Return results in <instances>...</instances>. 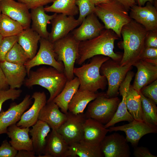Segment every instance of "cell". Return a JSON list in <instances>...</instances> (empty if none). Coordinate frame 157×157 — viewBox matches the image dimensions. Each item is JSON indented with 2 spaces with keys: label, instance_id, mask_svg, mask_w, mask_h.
Here are the masks:
<instances>
[{
  "label": "cell",
  "instance_id": "32",
  "mask_svg": "<svg viewBox=\"0 0 157 157\" xmlns=\"http://www.w3.org/2000/svg\"><path fill=\"white\" fill-rule=\"evenodd\" d=\"M127 109L134 120L143 121L140 96L131 85L126 99Z\"/></svg>",
  "mask_w": 157,
  "mask_h": 157
},
{
  "label": "cell",
  "instance_id": "7",
  "mask_svg": "<svg viewBox=\"0 0 157 157\" xmlns=\"http://www.w3.org/2000/svg\"><path fill=\"white\" fill-rule=\"evenodd\" d=\"M120 101L117 97L108 98L106 93H99L98 97L88 104L86 116L105 124L113 118Z\"/></svg>",
  "mask_w": 157,
  "mask_h": 157
},
{
  "label": "cell",
  "instance_id": "23",
  "mask_svg": "<svg viewBox=\"0 0 157 157\" xmlns=\"http://www.w3.org/2000/svg\"><path fill=\"white\" fill-rule=\"evenodd\" d=\"M69 145L63 136L55 129H52L47 138L43 155L38 157H65Z\"/></svg>",
  "mask_w": 157,
  "mask_h": 157
},
{
  "label": "cell",
  "instance_id": "39",
  "mask_svg": "<svg viewBox=\"0 0 157 157\" xmlns=\"http://www.w3.org/2000/svg\"><path fill=\"white\" fill-rule=\"evenodd\" d=\"M19 89L9 88L7 89L0 90V112L2 110L3 104L9 99L14 100L19 98L22 93Z\"/></svg>",
  "mask_w": 157,
  "mask_h": 157
},
{
  "label": "cell",
  "instance_id": "12",
  "mask_svg": "<svg viewBox=\"0 0 157 157\" xmlns=\"http://www.w3.org/2000/svg\"><path fill=\"white\" fill-rule=\"evenodd\" d=\"M109 132L123 131L126 135V139L134 146L137 145L140 139L144 135L157 132V126L148 124L144 121L134 120L122 126L110 127Z\"/></svg>",
  "mask_w": 157,
  "mask_h": 157
},
{
  "label": "cell",
  "instance_id": "46",
  "mask_svg": "<svg viewBox=\"0 0 157 157\" xmlns=\"http://www.w3.org/2000/svg\"><path fill=\"white\" fill-rule=\"evenodd\" d=\"M35 154L34 151L22 150L17 151L15 157H35Z\"/></svg>",
  "mask_w": 157,
  "mask_h": 157
},
{
  "label": "cell",
  "instance_id": "11",
  "mask_svg": "<svg viewBox=\"0 0 157 157\" xmlns=\"http://www.w3.org/2000/svg\"><path fill=\"white\" fill-rule=\"evenodd\" d=\"M100 146L105 157H129L131 154L126 138L117 133L106 135Z\"/></svg>",
  "mask_w": 157,
  "mask_h": 157
},
{
  "label": "cell",
  "instance_id": "15",
  "mask_svg": "<svg viewBox=\"0 0 157 157\" xmlns=\"http://www.w3.org/2000/svg\"><path fill=\"white\" fill-rule=\"evenodd\" d=\"M1 13L19 23L24 29L30 28L31 19L29 9L24 4L14 0L0 1Z\"/></svg>",
  "mask_w": 157,
  "mask_h": 157
},
{
  "label": "cell",
  "instance_id": "25",
  "mask_svg": "<svg viewBox=\"0 0 157 157\" xmlns=\"http://www.w3.org/2000/svg\"><path fill=\"white\" fill-rule=\"evenodd\" d=\"M83 130V140L95 145H100L109 132V129L105 128L104 124L91 118L86 119Z\"/></svg>",
  "mask_w": 157,
  "mask_h": 157
},
{
  "label": "cell",
  "instance_id": "48",
  "mask_svg": "<svg viewBox=\"0 0 157 157\" xmlns=\"http://www.w3.org/2000/svg\"><path fill=\"white\" fill-rule=\"evenodd\" d=\"M3 72L0 66V90L7 89L9 87Z\"/></svg>",
  "mask_w": 157,
  "mask_h": 157
},
{
  "label": "cell",
  "instance_id": "20",
  "mask_svg": "<svg viewBox=\"0 0 157 157\" xmlns=\"http://www.w3.org/2000/svg\"><path fill=\"white\" fill-rule=\"evenodd\" d=\"M34 99L31 107L24 112L16 125L21 128H29L34 125L38 120L39 113L47 103V97L44 92H35L31 96Z\"/></svg>",
  "mask_w": 157,
  "mask_h": 157
},
{
  "label": "cell",
  "instance_id": "16",
  "mask_svg": "<svg viewBox=\"0 0 157 157\" xmlns=\"http://www.w3.org/2000/svg\"><path fill=\"white\" fill-rule=\"evenodd\" d=\"M51 28L48 40L53 43L66 36L81 24L74 16L57 14L51 21Z\"/></svg>",
  "mask_w": 157,
  "mask_h": 157
},
{
  "label": "cell",
  "instance_id": "6",
  "mask_svg": "<svg viewBox=\"0 0 157 157\" xmlns=\"http://www.w3.org/2000/svg\"><path fill=\"white\" fill-rule=\"evenodd\" d=\"M79 42L71 33L53 43L56 59L63 63L64 73L68 81L74 78L73 70L78 55Z\"/></svg>",
  "mask_w": 157,
  "mask_h": 157
},
{
  "label": "cell",
  "instance_id": "28",
  "mask_svg": "<svg viewBox=\"0 0 157 157\" xmlns=\"http://www.w3.org/2000/svg\"><path fill=\"white\" fill-rule=\"evenodd\" d=\"M103 157L100 145L87 142L83 140L69 145L65 157Z\"/></svg>",
  "mask_w": 157,
  "mask_h": 157
},
{
  "label": "cell",
  "instance_id": "27",
  "mask_svg": "<svg viewBox=\"0 0 157 157\" xmlns=\"http://www.w3.org/2000/svg\"><path fill=\"white\" fill-rule=\"evenodd\" d=\"M57 14L54 13L50 15L47 14L43 6L31 9V18L32 21L31 28L41 38L48 39L49 33L47 30V24Z\"/></svg>",
  "mask_w": 157,
  "mask_h": 157
},
{
  "label": "cell",
  "instance_id": "26",
  "mask_svg": "<svg viewBox=\"0 0 157 157\" xmlns=\"http://www.w3.org/2000/svg\"><path fill=\"white\" fill-rule=\"evenodd\" d=\"M29 133L31 136L33 151L39 157L43 154L47 137L51 131V128L46 122L38 120L32 126Z\"/></svg>",
  "mask_w": 157,
  "mask_h": 157
},
{
  "label": "cell",
  "instance_id": "21",
  "mask_svg": "<svg viewBox=\"0 0 157 157\" xmlns=\"http://www.w3.org/2000/svg\"><path fill=\"white\" fill-rule=\"evenodd\" d=\"M0 66L10 88H21L27 75L24 65L13 63L5 60L0 63Z\"/></svg>",
  "mask_w": 157,
  "mask_h": 157
},
{
  "label": "cell",
  "instance_id": "14",
  "mask_svg": "<svg viewBox=\"0 0 157 157\" xmlns=\"http://www.w3.org/2000/svg\"><path fill=\"white\" fill-rule=\"evenodd\" d=\"M32 99L30 95L26 94L19 104H13L6 111L2 110L0 112V135L6 133L9 126L19 120L23 113L32 103Z\"/></svg>",
  "mask_w": 157,
  "mask_h": 157
},
{
  "label": "cell",
  "instance_id": "47",
  "mask_svg": "<svg viewBox=\"0 0 157 157\" xmlns=\"http://www.w3.org/2000/svg\"><path fill=\"white\" fill-rule=\"evenodd\" d=\"M128 12L130 8L136 4L135 0H117Z\"/></svg>",
  "mask_w": 157,
  "mask_h": 157
},
{
  "label": "cell",
  "instance_id": "45",
  "mask_svg": "<svg viewBox=\"0 0 157 157\" xmlns=\"http://www.w3.org/2000/svg\"><path fill=\"white\" fill-rule=\"evenodd\" d=\"M133 155L135 157H157L152 154L148 148L143 146L135 147Z\"/></svg>",
  "mask_w": 157,
  "mask_h": 157
},
{
  "label": "cell",
  "instance_id": "19",
  "mask_svg": "<svg viewBox=\"0 0 157 157\" xmlns=\"http://www.w3.org/2000/svg\"><path fill=\"white\" fill-rule=\"evenodd\" d=\"M134 76L133 72L129 71L120 85L119 91L120 95L122 96V100L113 118L109 122L104 125L105 128H108L120 122L126 121L130 122L134 120L127 109L126 103V97Z\"/></svg>",
  "mask_w": 157,
  "mask_h": 157
},
{
  "label": "cell",
  "instance_id": "50",
  "mask_svg": "<svg viewBox=\"0 0 157 157\" xmlns=\"http://www.w3.org/2000/svg\"><path fill=\"white\" fill-rule=\"evenodd\" d=\"M95 6L104 3L110 2L113 0H92Z\"/></svg>",
  "mask_w": 157,
  "mask_h": 157
},
{
  "label": "cell",
  "instance_id": "52",
  "mask_svg": "<svg viewBox=\"0 0 157 157\" xmlns=\"http://www.w3.org/2000/svg\"><path fill=\"white\" fill-rule=\"evenodd\" d=\"M3 37L0 34V43L3 38Z\"/></svg>",
  "mask_w": 157,
  "mask_h": 157
},
{
  "label": "cell",
  "instance_id": "22",
  "mask_svg": "<svg viewBox=\"0 0 157 157\" xmlns=\"http://www.w3.org/2000/svg\"><path fill=\"white\" fill-rule=\"evenodd\" d=\"M30 130L29 128H21L16 124L8 127L6 133L11 139L9 143L15 149L33 151L32 140L29 135Z\"/></svg>",
  "mask_w": 157,
  "mask_h": 157
},
{
  "label": "cell",
  "instance_id": "10",
  "mask_svg": "<svg viewBox=\"0 0 157 157\" xmlns=\"http://www.w3.org/2000/svg\"><path fill=\"white\" fill-rule=\"evenodd\" d=\"M66 114V119L57 131L69 145L83 140L87 117L83 113L74 114L68 111Z\"/></svg>",
  "mask_w": 157,
  "mask_h": 157
},
{
  "label": "cell",
  "instance_id": "35",
  "mask_svg": "<svg viewBox=\"0 0 157 157\" xmlns=\"http://www.w3.org/2000/svg\"><path fill=\"white\" fill-rule=\"evenodd\" d=\"M142 101L143 121L157 126V107L156 103L151 100L146 98L139 92Z\"/></svg>",
  "mask_w": 157,
  "mask_h": 157
},
{
  "label": "cell",
  "instance_id": "30",
  "mask_svg": "<svg viewBox=\"0 0 157 157\" xmlns=\"http://www.w3.org/2000/svg\"><path fill=\"white\" fill-rule=\"evenodd\" d=\"M79 81L76 77L67 81L62 91L52 101L64 113L68 112V105L74 94L79 89Z\"/></svg>",
  "mask_w": 157,
  "mask_h": 157
},
{
  "label": "cell",
  "instance_id": "29",
  "mask_svg": "<svg viewBox=\"0 0 157 157\" xmlns=\"http://www.w3.org/2000/svg\"><path fill=\"white\" fill-rule=\"evenodd\" d=\"M17 36L18 43L24 50L29 59L32 58L37 53L40 36L30 27L24 29Z\"/></svg>",
  "mask_w": 157,
  "mask_h": 157
},
{
  "label": "cell",
  "instance_id": "17",
  "mask_svg": "<svg viewBox=\"0 0 157 157\" xmlns=\"http://www.w3.org/2000/svg\"><path fill=\"white\" fill-rule=\"evenodd\" d=\"M131 19L143 26L148 31L157 29V8L151 3L144 6L136 4L130 9Z\"/></svg>",
  "mask_w": 157,
  "mask_h": 157
},
{
  "label": "cell",
  "instance_id": "40",
  "mask_svg": "<svg viewBox=\"0 0 157 157\" xmlns=\"http://www.w3.org/2000/svg\"><path fill=\"white\" fill-rule=\"evenodd\" d=\"M140 91L144 96L151 100L157 104V79L143 87Z\"/></svg>",
  "mask_w": 157,
  "mask_h": 157
},
{
  "label": "cell",
  "instance_id": "9",
  "mask_svg": "<svg viewBox=\"0 0 157 157\" xmlns=\"http://www.w3.org/2000/svg\"><path fill=\"white\" fill-rule=\"evenodd\" d=\"M39 50L32 58L29 59L24 65L28 75L32 68L36 66L46 65L53 67L59 71L64 72V66L62 62L56 59L53 43L48 39L41 38L39 41Z\"/></svg>",
  "mask_w": 157,
  "mask_h": 157
},
{
  "label": "cell",
  "instance_id": "18",
  "mask_svg": "<svg viewBox=\"0 0 157 157\" xmlns=\"http://www.w3.org/2000/svg\"><path fill=\"white\" fill-rule=\"evenodd\" d=\"M80 25L71 33L79 42L91 39L99 35L105 29L94 13L87 16Z\"/></svg>",
  "mask_w": 157,
  "mask_h": 157
},
{
  "label": "cell",
  "instance_id": "38",
  "mask_svg": "<svg viewBox=\"0 0 157 157\" xmlns=\"http://www.w3.org/2000/svg\"><path fill=\"white\" fill-rule=\"evenodd\" d=\"M17 40V35L3 38L0 43V63L5 60L6 54Z\"/></svg>",
  "mask_w": 157,
  "mask_h": 157
},
{
  "label": "cell",
  "instance_id": "36",
  "mask_svg": "<svg viewBox=\"0 0 157 157\" xmlns=\"http://www.w3.org/2000/svg\"><path fill=\"white\" fill-rule=\"evenodd\" d=\"M29 58L22 47L16 42L6 54L5 60L13 63L24 65Z\"/></svg>",
  "mask_w": 157,
  "mask_h": 157
},
{
  "label": "cell",
  "instance_id": "24",
  "mask_svg": "<svg viewBox=\"0 0 157 157\" xmlns=\"http://www.w3.org/2000/svg\"><path fill=\"white\" fill-rule=\"evenodd\" d=\"M53 101L47 102L41 110L38 120L46 122L52 129L57 130L66 119V113L60 111Z\"/></svg>",
  "mask_w": 157,
  "mask_h": 157
},
{
  "label": "cell",
  "instance_id": "3",
  "mask_svg": "<svg viewBox=\"0 0 157 157\" xmlns=\"http://www.w3.org/2000/svg\"><path fill=\"white\" fill-rule=\"evenodd\" d=\"M25 85L30 88L39 85L47 89L50 96L47 102L52 101L63 90L67 81L64 72H60L50 66L42 67L35 71L30 70Z\"/></svg>",
  "mask_w": 157,
  "mask_h": 157
},
{
  "label": "cell",
  "instance_id": "49",
  "mask_svg": "<svg viewBox=\"0 0 157 157\" xmlns=\"http://www.w3.org/2000/svg\"><path fill=\"white\" fill-rule=\"evenodd\" d=\"M138 5L143 6L147 2H149L153 4V0H135Z\"/></svg>",
  "mask_w": 157,
  "mask_h": 157
},
{
  "label": "cell",
  "instance_id": "54",
  "mask_svg": "<svg viewBox=\"0 0 157 157\" xmlns=\"http://www.w3.org/2000/svg\"><path fill=\"white\" fill-rule=\"evenodd\" d=\"M1 0H0V1H1Z\"/></svg>",
  "mask_w": 157,
  "mask_h": 157
},
{
  "label": "cell",
  "instance_id": "44",
  "mask_svg": "<svg viewBox=\"0 0 157 157\" xmlns=\"http://www.w3.org/2000/svg\"><path fill=\"white\" fill-rule=\"evenodd\" d=\"M140 59H157V48L145 47Z\"/></svg>",
  "mask_w": 157,
  "mask_h": 157
},
{
  "label": "cell",
  "instance_id": "2",
  "mask_svg": "<svg viewBox=\"0 0 157 157\" xmlns=\"http://www.w3.org/2000/svg\"><path fill=\"white\" fill-rule=\"evenodd\" d=\"M147 31L142 25L132 19L121 31L124 53L119 62L122 66H133L140 59L145 48L144 42Z\"/></svg>",
  "mask_w": 157,
  "mask_h": 157
},
{
  "label": "cell",
  "instance_id": "41",
  "mask_svg": "<svg viewBox=\"0 0 157 157\" xmlns=\"http://www.w3.org/2000/svg\"><path fill=\"white\" fill-rule=\"evenodd\" d=\"M17 152L6 140L0 146V157H15Z\"/></svg>",
  "mask_w": 157,
  "mask_h": 157
},
{
  "label": "cell",
  "instance_id": "31",
  "mask_svg": "<svg viewBox=\"0 0 157 157\" xmlns=\"http://www.w3.org/2000/svg\"><path fill=\"white\" fill-rule=\"evenodd\" d=\"M99 94L88 90H78L68 104V111L74 114L83 113L87 105Z\"/></svg>",
  "mask_w": 157,
  "mask_h": 157
},
{
  "label": "cell",
  "instance_id": "5",
  "mask_svg": "<svg viewBox=\"0 0 157 157\" xmlns=\"http://www.w3.org/2000/svg\"><path fill=\"white\" fill-rule=\"evenodd\" d=\"M94 13L103 22L105 29L112 30L119 38L123 27L132 20L128 11L117 0L95 6Z\"/></svg>",
  "mask_w": 157,
  "mask_h": 157
},
{
  "label": "cell",
  "instance_id": "42",
  "mask_svg": "<svg viewBox=\"0 0 157 157\" xmlns=\"http://www.w3.org/2000/svg\"><path fill=\"white\" fill-rule=\"evenodd\" d=\"M17 1L25 4L29 9H32L44 6L54 0H17Z\"/></svg>",
  "mask_w": 157,
  "mask_h": 157
},
{
  "label": "cell",
  "instance_id": "4",
  "mask_svg": "<svg viewBox=\"0 0 157 157\" xmlns=\"http://www.w3.org/2000/svg\"><path fill=\"white\" fill-rule=\"evenodd\" d=\"M91 58L89 63L74 67L73 73L79 81L78 90L96 92L99 89L103 90L106 88L107 81L106 77L101 74L100 69L103 63L110 58L98 55Z\"/></svg>",
  "mask_w": 157,
  "mask_h": 157
},
{
  "label": "cell",
  "instance_id": "53",
  "mask_svg": "<svg viewBox=\"0 0 157 157\" xmlns=\"http://www.w3.org/2000/svg\"><path fill=\"white\" fill-rule=\"evenodd\" d=\"M1 11L0 8V15L1 14Z\"/></svg>",
  "mask_w": 157,
  "mask_h": 157
},
{
  "label": "cell",
  "instance_id": "8",
  "mask_svg": "<svg viewBox=\"0 0 157 157\" xmlns=\"http://www.w3.org/2000/svg\"><path fill=\"white\" fill-rule=\"evenodd\" d=\"M119 62L110 58L103 63L100 69L101 74L104 76L107 81L108 87L106 95L108 98L117 96L120 85L132 68L131 64L122 66Z\"/></svg>",
  "mask_w": 157,
  "mask_h": 157
},
{
  "label": "cell",
  "instance_id": "34",
  "mask_svg": "<svg viewBox=\"0 0 157 157\" xmlns=\"http://www.w3.org/2000/svg\"><path fill=\"white\" fill-rule=\"evenodd\" d=\"M24 29L17 22L2 13L0 15V34L3 38L17 35Z\"/></svg>",
  "mask_w": 157,
  "mask_h": 157
},
{
  "label": "cell",
  "instance_id": "37",
  "mask_svg": "<svg viewBox=\"0 0 157 157\" xmlns=\"http://www.w3.org/2000/svg\"><path fill=\"white\" fill-rule=\"evenodd\" d=\"M76 3L79 10L77 19L80 24L87 16L94 13L95 6L92 0H76Z\"/></svg>",
  "mask_w": 157,
  "mask_h": 157
},
{
  "label": "cell",
  "instance_id": "43",
  "mask_svg": "<svg viewBox=\"0 0 157 157\" xmlns=\"http://www.w3.org/2000/svg\"><path fill=\"white\" fill-rule=\"evenodd\" d=\"M144 45L145 47L157 48V29L147 31Z\"/></svg>",
  "mask_w": 157,
  "mask_h": 157
},
{
  "label": "cell",
  "instance_id": "33",
  "mask_svg": "<svg viewBox=\"0 0 157 157\" xmlns=\"http://www.w3.org/2000/svg\"><path fill=\"white\" fill-rule=\"evenodd\" d=\"M76 0H54L50 6L44 8L46 12L74 16L79 14Z\"/></svg>",
  "mask_w": 157,
  "mask_h": 157
},
{
  "label": "cell",
  "instance_id": "13",
  "mask_svg": "<svg viewBox=\"0 0 157 157\" xmlns=\"http://www.w3.org/2000/svg\"><path fill=\"white\" fill-rule=\"evenodd\" d=\"M136 67L133 88L138 92L157 79V59H140L133 65Z\"/></svg>",
  "mask_w": 157,
  "mask_h": 157
},
{
  "label": "cell",
  "instance_id": "1",
  "mask_svg": "<svg viewBox=\"0 0 157 157\" xmlns=\"http://www.w3.org/2000/svg\"><path fill=\"white\" fill-rule=\"evenodd\" d=\"M119 38L112 30L105 28L97 36L80 42L76 63L82 65L87 59L98 55L108 56L114 61L120 62L123 55L114 51L115 42Z\"/></svg>",
  "mask_w": 157,
  "mask_h": 157
},
{
  "label": "cell",
  "instance_id": "51",
  "mask_svg": "<svg viewBox=\"0 0 157 157\" xmlns=\"http://www.w3.org/2000/svg\"><path fill=\"white\" fill-rule=\"evenodd\" d=\"M153 4L157 8V0H153Z\"/></svg>",
  "mask_w": 157,
  "mask_h": 157
}]
</instances>
